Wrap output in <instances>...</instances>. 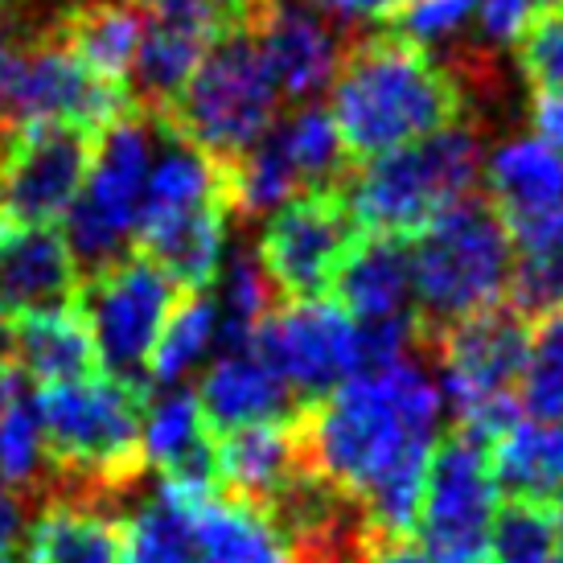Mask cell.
<instances>
[{"instance_id":"1","label":"cell","mask_w":563,"mask_h":563,"mask_svg":"<svg viewBox=\"0 0 563 563\" xmlns=\"http://www.w3.org/2000/svg\"><path fill=\"white\" fill-rule=\"evenodd\" d=\"M444 391L416 358L345 378L338 391L297 407L305 470L366 506L378 543H411Z\"/></svg>"},{"instance_id":"2","label":"cell","mask_w":563,"mask_h":563,"mask_svg":"<svg viewBox=\"0 0 563 563\" xmlns=\"http://www.w3.org/2000/svg\"><path fill=\"white\" fill-rule=\"evenodd\" d=\"M329 115L350 165L395 153L470 120L473 87L456 66L395 30L350 37Z\"/></svg>"},{"instance_id":"3","label":"cell","mask_w":563,"mask_h":563,"mask_svg":"<svg viewBox=\"0 0 563 563\" xmlns=\"http://www.w3.org/2000/svg\"><path fill=\"white\" fill-rule=\"evenodd\" d=\"M144 383H128L108 371L58 387H42L37 420L46 444V470L54 473L49 498L103 506L120 498L148 470L144 456Z\"/></svg>"},{"instance_id":"4","label":"cell","mask_w":563,"mask_h":563,"mask_svg":"<svg viewBox=\"0 0 563 563\" xmlns=\"http://www.w3.org/2000/svg\"><path fill=\"white\" fill-rule=\"evenodd\" d=\"M227 161L202 153L157 115V157L144 189L136 243L181 292H206L227 255Z\"/></svg>"},{"instance_id":"5","label":"cell","mask_w":563,"mask_h":563,"mask_svg":"<svg viewBox=\"0 0 563 563\" xmlns=\"http://www.w3.org/2000/svg\"><path fill=\"white\" fill-rule=\"evenodd\" d=\"M482 173V136L465 120L395 153L362 161L342 181V194L362 235L411 243L453 206L470 202Z\"/></svg>"},{"instance_id":"6","label":"cell","mask_w":563,"mask_h":563,"mask_svg":"<svg viewBox=\"0 0 563 563\" xmlns=\"http://www.w3.org/2000/svg\"><path fill=\"white\" fill-rule=\"evenodd\" d=\"M515 276V239L489 202L453 206L420 239H411L416 313L428 333L506 305Z\"/></svg>"},{"instance_id":"7","label":"cell","mask_w":563,"mask_h":563,"mask_svg":"<svg viewBox=\"0 0 563 563\" xmlns=\"http://www.w3.org/2000/svg\"><path fill=\"white\" fill-rule=\"evenodd\" d=\"M437 354L440 391L456 416V432L482 440L485 449L518 423V383L531 354V321L510 305L428 333Z\"/></svg>"},{"instance_id":"8","label":"cell","mask_w":563,"mask_h":563,"mask_svg":"<svg viewBox=\"0 0 563 563\" xmlns=\"http://www.w3.org/2000/svg\"><path fill=\"white\" fill-rule=\"evenodd\" d=\"M157 115V111H153ZM280 115V87L247 25L227 30L161 120L219 161H239Z\"/></svg>"},{"instance_id":"9","label":"cell","mask_w":563,"mask_h":563,"mask_svg":"<svg viewBox=\"0 0 563 563\" xmlns=\"http://www.w3.org/2000/svg\"><path fill=\"white\" fill-rule=\"evenodd\" d=\"M157 157V115L153 111H128L95 136V157L82 181V194L66 214L70 247L79 264L103 267L124 255V243L136 235L144 189Z\"/></svg>"},{"instance_id":"10","label":"cell","mask_w":563,"mask_h":563,"mask_svg":"<svg viewBox=\"0 0 563 563\" xmlns=\"http://www.w3.org/2000/svg\"><path fill=\"white\" fill-rule=\"evenodd\" d=\"M501 489L489 470V449L465 432L437 440L428 461L420 518L411 543L423 563H489V531Z\"/></svg>"},{"instance_id":"11","label":"cell","mask_w":563,"mask_h":563,"mask_svg":"<svg viewBox=\"0 0 563 563\" xmlns=\"http://www.w3.org/2000/svg\"><path fill=\"white\" fill-rule=\"evenodd\" d=\"M75 305L91 325L103 371L141 383V375H148L153 345L177 305V284L148 255L132 251L82 276Z\"/></svg>"},{"instance_id":"12","label":"cell","mask_w":563,"mask_h":563,"mask_svg":"<svg viewBox=\"0 0 563 563\" xmlns=\"http://www.w3.org/2000/svg\"><path fill=\"white\" fill-rule=\"evenodd\" d=\"M358 239L362 231L345 206L342 181L309 186L297 198H288L280 210H272L264 235L255 243V260L276 288V297H329L338 267Z\"/></svg>"},{"instance_id":"13","label":"cell","mask_w":563,"mask_h":563,"mask_svg":"<svg viewBox=\"0 0 563 563\" xmlns=\"http://www.w3.org/2000/svg\"><path fill=\"white\" fill-rule=\"evenodd\" d=\"M132 87L91 75L87 66L49 33H30L21 37L16 70L4 95L0 124H58L82 128V132H103L128 111H136Z\"/></svg>"},{"instance_id":"14","label":"cell","mask_w":563,"mask_h":563,"mask_svg":"<svg viewBox=\"0 0 563 563\" xmlns=\"http://www.w3.org/2000/svg\"><path fill=\"white\" fill-rule=\"evenodd\" d=\"M95 132L58 124H0V219L58 227L82 194Z\"/></svg>"},{"instance_id":"15","label":"cell","mask_w":563,"mask_h":563,"mask_svg":"<svg viewBox=\"0 0 563 563\" xmlns=\"http://www.w3.org/2000/svg\"><path fill=\"white\" fill-rule=\"evenodd\" d=\"M251 345L280 371L292 391L305 395V404L366 371L362 325L333 297L284 300L255 329Z\"/></svg>"},{"instance_id":"16","label":"cell","mask_w":563,"mask_h":563,"mask_svg":"<svg viewBox=\"0 0 563 563\" xmlns=\"http://www.w3.org/2000/svg\"><path fill=\"white\" fill-rule=\"evenodd\" d=\"M247 0H169L148 9L144 42L136 54V103L144 111H169L202 58L227 30L243 25Z\"/></svg>"},{"instance_id":"17","label":"cell","mask_w":563,"mask_h":563,"mask_svg":"<svg viewBox=\"0 0 563 563\" xmlns=\"http://www.w3.org/2000/svg\"><path fill=\"white\" fill-rule=\"evenodd\" d=\"M243 25L264 54L280 99H292L300 108L333 87L350 37H342L321 13L292 0H247Z\"/></svg>"},{"instance_id":"18","label":"cell","mask_w":563,"mask_h":563,"mask_svg":"<svg viewBox=\"0 0 563 563\" xmlns=\"http://www.w3.org/2000/svg\"><path fill=\"white\" fill-rule=\"evenodd\" d=\"M485 202L498 210L515 251L563 235V157L534 136L498 144L485 161Z\"/></svg>"},{"instance_id":"19","label":"cell","mask_w":563,"mask_h":563,"mask_svg":"<svg viewBox=\"0 0 563 563\" xmlns=\"http://www.w3.org/2000/svg\"><path fill=\"white\" fill-rule=\"evenodd\" d=\"M79 284V255L58 227H16L0 219V313L70 305Z\"/></svg>"},{"instance_id":"20","label":"cell","mask_w":563,"mask_h":563,"mask_svg":"<svg viewBox=\"0 0 563 563\" xmlns=\"http://www.w3.org/2000/svg\"><path fill=\"white\" fill-rule=\"evenodd\" d=\"M214 465H219V494L264 515L267 506L280 498L284 485L305 470L297 411L284 416V420H264L235 428V432H219L214 437Z\"/></svg>"},{"instance_id":"21","label":"cell","mask_w":563,"mask_h":563,"mask_svg":"<svg viewBox=\"0 0 563 563\" xmlns=\"http://www.w3.org/2000/svg\"><path fill=\"white\" fill-rule=\"evenodd\" d=\"M148 9L136 0H66L37 33L63 42L91 75L128 87L144 42Z\"/></svg>"},{"instance_id":"22","label":"cell","mask_w":563,"mask_h":563,"mask_svg":"<svg viewBox=\"0 0 563 563\" xmlns=\"http://www.w3.org/2000/svg\"><path fill=\"white\" fill-rule=\"evenodd\" d=\"M198 404H202L206 423L219 432H235L247 423L284 420L292 416V387L255 345H235L222 350L219 358L206 366L198 383Z\"/></svg>"},{"instance_id":"23","label":"cell","mask_w":563,"mask_h":563,"mask_svg":"<svg viewBox=\"0 0 563 563\" xmlns=\"http://www.w3.org/2000/svg\"><path fill=\"white\" fill-rule=\"evenodd\" d=\"M329 297L358 325H387V321L420 317L416 284H411V247L404 239L362 235L338 267Z\"/></svg>"},{"instance_id":"24","label":"cell","mask_w":563,"mask_h":563,"mask_svg":"<svg viewBox=\"0 0 563 563\" xmlns=\"http://www.w3.org/2000/svg\"><path fill=\"white\" fill-rule=\"evenodd\" d=\"M9 345H13V366L37 387H58V383H75L103 371L95 333L75 300L54 309L13 313Z\"/></svg>"},{"instance_id":"25","label":"cell","mask_w":563,"mask_h":563,"mask_svg":"<svg viewBox=\"0 0 563 563\" xmlns=\"http://www.w3.org/2000/svg\"><path fill=\"white\" fill-rule=\"evenodd\" d=\"M161 489H169L181 501L202 563H297L260 510L231 501L219 489H186V485L165 482Z\"/></svg>"},{"instance_id":"26","label":"cell","mask_w":563,"mask_h":563,"mask_svg":"<svg viewBox=\"0 0 563 563\" xmlns=\"http://www.w3.org/2000/svg\"><path fill=\"white\" fill-rule=\"evenodd\" d=\"M144 456L161 470L165 485L186 489H219L214 465V428L206 423L194 391H165L148 399L144 411Z\"/></svg>"},{"instance_id":"27","label":"cell","mask_w":563,"mask_h":563,"mask_svg":"<svg viewBox=\"0 0 563 563\" xmlns=\"http://www.w3.org/2000/svg\"><path fill=\"white\" fill-rule=\"evenodd\" d=\"M25 563H120V522L95 506L49 498L25 531Z\"/></svg>"},{"instance_id":"28","label":"cell","mask_w":563,"mask_h":563,"mask_svg":"<svg viewBox=\"0 0 563 563\" xmlns=\"http://www.w3.org/2000/svg\"><path fill=\"white\" fill-rule=\"evenodd\" d=\"M489 470L506 498H563V423H515L489 444Z\"/></svg>"},{"instance_id":"29","label":"cell","mask_w":563,"mask_h":563,"mask_svg":"<svg viewBox=\"0 0 563 563\" xmlns=\"http://www.w3.org/2000/svg\"><path fill=\"white\" fill-rule=\"evenodd\" d=\"M25 383L30 378L16 366L0 375V485H9L16 498L21 489L42 485V470H46L37 399H30Z\"/></svg>"},{"instance_id":"30","label":"cell","mask_w":563,"mask_h":563,"mask_svg":"<svg viewBox=\"0 0 563 563\" xmlns=\"http://www.w3.org/2000/svg\"><path fill=\"white\" fill-rule=\"evenodd\" d=\"M219 305L206 292H181L169 321L161 329L153 358H148V383L173 387L206 358V350L219 342Z\"/></svg>"},{"instance_id":"31","label":"cell","mask_w":563,"mask_h":563,"mask_svg":"<svg viewBox=\"0 0 563 563\" xmlns=\"http://www.w3.org/2000/svg\"><path fill=\"white\" fill-rule=\"evenodd\" d=\"M120 563H202L181 501L169 489L141 501L120 527Z\"/></svg>"},{"instance_id":"32","label":"cell","mask_w":563,"mask_h":563,"mask_svg":"<svg viewBox=\"0 0 563 563\" xmlns=\"http://www.w3.org/2000/svg\"><path fill=\"white\" fill-rule=\"evenodd\" d=\"M272 136L284 148V157L297 165L305 186H338V177L350 165L329 108L300 103L292 115H284L280 124L272 128Z\"/></svg>"},{"instance_id":"33","label":"cell","mask_w":563,"mask_h":563,"mask_svg":"<svg viewBox=\"0 0 563 563\" xmlns=\"http://www.w3.org/2000/svg\"><path fill=\"white\" fill-rule=\"evenodd\" d=\"M489 563H563L555 501H501L489 531Z\"/></svg>"},{"instance_id":"34","label":"cell","mask_w":563,"mask_h":563,"mask_svg":"<svg viewBox=\"0 0 563 563\" xmlns=\"http://www.w3.org/2000/svg\"><path fill=\"white\" fill-rule=\"evenodd\" d=\"M518 404L539 423H563V313L531 321V354L518 383Z\"/></svg>"},{"instance_id":"35","label":"cell","mask_w":563,"mask_h":563,"mask_svg":"<svg viewBox=\"0 0 563 563\" xmlns=\"http://www.w3.org/2000/svg\"><path fill=\"white\" fill-rule=\"evenodd\" d=\"M506 305L527 321L563 313V235L539 247L515 251V276H510Z\"/></svg>"},{"instance_id":"36","label":"cell","mask_w":563,"mask_h":563,"mask_svg":"<svg viewBox=\"0 0 563 563\" xmlns=\"http://www.w3.org/2000/svg\"><path fill=\"white\" fill-rule=\"evenodd\" d=\"M531 87H563V4H551L534 30L515 46Z\"/></svg>"},{"instance_id":"37","label":"cell","mask_w":563,"mask_h":563,"mask_svg":"<svg viewBox=\"0 0 563 563\" xmlns=\"http://www.w3.org/2000/svg\"><path fill=\"white\" fill-rule=\"evenodd\" d=\"M477 4L482 0H411L391 21V30L420 42V46L449 42L470 25V16H477Z\"/></svg>"},{"instance_id":"38","label":"cell","mask_w":563,"mask_h":563,"mask_svg":"<svg viewBox=\"0 0 563 563\" xmlns=\"http://www.w3.org/2000/svg\"><path fill=\"white\" fill-rule=\"evenodd\" d=\"M551 4H560V0H482L477 4L482 49H515Z\"/></svg>"},{"instance_id":"39","label":"cell","mask_w":563,"mask_h":563,"mask_svg":"<svg viewBox=\"0 0 563 563\" xmlns=\"http://www.w3.org/2000/svg\"><path fill=\"white\" fill-rule=\"evenodd\" d=\"M527 120H531L534 141H543L551 153L563 157V87H531Z\"/></svg>"},{"instance_id":"40","label":"cell","mask_w":563,"mask_h":563,"mask_svg":"<svg viewBox=\"0 0 563 563\" xmlns=\"http://www.w3.org/2000/svg\"><path fill=\"white\" fill-rule=\"evenodd\" d=\"M309 4H317L321 13L342 16V21H383V25H391L411 0H309Z\"/></svg>"},{"instance_id":"41","label":"cell","mask_w":563,"mask_h":563,"mask_svg":"<svg viewBox=\"0 0 563 563\" xmlns=\"http://www.w3.org/2000/svg\"><path fill=\"white\" fill-rule=\"evenodd\" d=\"M16 543H21V498L9 485H0V563H13Z\"/></svg>"},{"instance_id":"42","label":"cell","mask_w":563,"mask_h":563,"mask_svg":"<svg viewBox=\"0 0 563 563\" xmlns=\"http://www.w3.org/2000/svg\"><path fill=\"white\" fill-rule=\"evenodd\" d=\"M366 563H423V560L411 543H391V548H378Z\"/></svg>"},{"instance_id":"43","label":"cell","mask_w":563,"mask_h":563,"mask_svg":"<svg viewBox=\"0 0 563 563\" xmlns=\"http://www.w3.org/2000/svg\"><path fill=\"white\" fill-rule=\"evenodd\" d=\"M33 0H0V25H16V16L30 9Z\"/></svg>"},{"instance_id":"44","label":"cell","mask_w":563,"mask_h":563,"mask_svg":"<svg viewBox=\"0 0 563 563\" xmlns=\"http://www.w3.org/2000/svg\"><path fill=\"white\" fill-rule=\"evenodd\" d=\"M13 366V345H9V321L0 313V375Z\"/></svg>"},{"instance_id":"45","label":"cell","mask_w":563,"mask_h":563,"mask_svg":"<svg viewBox=\"0 0 563 563\" xmlns=\"http://www.w3.org/2000/svg\"><path fill=\"white\" fill-rule=\"evenodd\" d=\"M141 9H161V4H169V0H136Z\"/></svg>"},{"instance_id":"46","label":"cell","mask_w":563,"mask_h":563,"mask_svg":"<svg viewBox=\"0 0 563 563\" xmlns=\"http://www.w3.org/2000/svg\"><path fill=\"white\" fill-rule=\"evenodd\" d=\"M560 4H563V0H560Z\"/></svg>"}]
</instances>
